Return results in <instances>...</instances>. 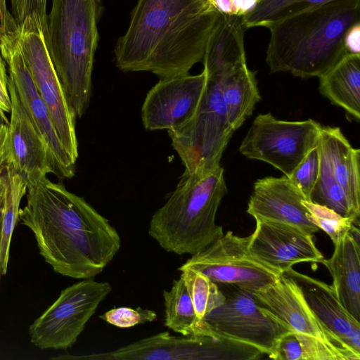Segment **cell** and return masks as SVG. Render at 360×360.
Returning a JSON list of instances; mask_svg holds the SVG:
<instances>
[{"mask_svg": "<svg viewBox=\"0 0 360 360\" xmlns=\"http://www.w3.org/2000/svg\"><path fill=\"white\" fill-rule=\"evenodd\" d=\"M19 220L34 233L41 255L56 273L93 278L112 261L120 237L83 198L47 176L26 180Z\"/></svg>", "mask_w": 360, "mask_h": 360, "instance_id": "6da1fadb", "label": "cell"}, {"mask_svg": "<svg viewBox=\"0 0 360 360\" xmlns=\"http://www.w3.org/2000/svg\"><path fill=\"white\" fill-rule=\"evenodd\" d=\"M221 16L208 0H139L116 43V65L160 79L188 74L203 60Z\"/></svg>", "mask_w": 360, "mask_h": 360, "instance_id": "7a4b0ae2", "label": "cell"}, {"mask_svg": "<svg viewBox=\"0 0 360 360\" xmlns=\"http://www.w3.org/2000/svg\"><path fill=\"white\" fill-rule=\"evenodd\" d=\"M358 22L360 0H331L273 23L267 27L270 72L320 77L349 54L345 37Z\"/></svg>", "mask_w": 360, "mask_h": 360, "instance_id": "3957f363", "label": "cell"}, {"mask_svg": "<svg viewBox=\"0 0 360 360\" xmlns=\"http://www.w3.org/2000/svg\"><path fill=\"white\" fill-rule=\"evenodd\" d=\"M226 193L221 165L184 172L166 203L153 214L149 235L167 252L198 253L224 234L216 214Z\"/></svg>", "mask_w": 360, "mask_h": 360, "instance_id": "277c9868", "label": "cell"}, {"mask_svg": "<svg viewBox=\"0 0 360 360\" xmlns=\"http://www.w3.org/2000/svg\"><path fill=\"white\" fill-rule=\"evenodd\" d=\"M101 0H53L42 27L47 51L74 115L81 117L91 95Z\"/></svg>", "mask_w": 360, "mask_h": 360, "instance_id": "5b68a950", "label": "cell"}, {"mask_svg": "<svg viewBox=\"0 0 360 360\" xmlns=\"http://www.w3.org/2000/svg\"><path fill=\"white\" fill-rule=\"evenodd\" d=\"M319 171L309 200L354 218L360 212V150L339 127L321 126L318 137Z\"/></svg>", "mask_w": 360, "mask_h": 360, "instance_id": "8992f818", "label": "cell"}, {"mask_svg": "<svg viewBox=\"0 0 360 360\" xmlns=\"http://www.w3.org/2000/svg\"><path fill=\"white\" fill-rule=\"evenodd\" d=\"M234 131L227 118L219 79L207 76L203 96L193 117L168 134L184 172H190L220 165L223 152Z\"/></svg>", "mask_w": 360, "mask_h": 360, "instance_id": "52a82bcc", "label": "cell"}, {"mask_svg": "<svg viewBox=\"0 0 360 360\" xmlns=\"http://www.w3.org/2000/svg\"><path fill=\"white\" fill-rule=\"evenodd\" d=\"M254 347L218 334L178 337L162 332L117 349L74 359L105 360H255Z\"/></svg>", "mask_w": 360, "mask_h": 360, "instance_id": "ba28073f", "label": "cell"}, {"mask_svg": "<svg viewBox=\"0 0 360 360\" xmlns=\"http://www.w3.org/2000/svg\"><path fill=\"white\" fill-rule=\"evenodd\" d=\"M111 290L109 283L92 278L67 287L30 326V342L41 349L71 347Z\"/></svg>", "mask_w": 360, "mask_h": 360, "instance_id": "9c48e42d", "label": "cell"}, {"mask_svg": "<svg viewBox=\"0 0 360 360\" xmlns=\"http://www.w3.org/2000/svg\"><path fill=\"white\" fill-rule=\"evenodd\" d=\"M321 125L311 119L285 121L271 113L258 115L239 147L252 160L267 162L289 177L317 145Z\"/></svg>", "mask_w": 360, "mask_h": 360, "instance_id": "30bf717a", "label": "cell"}, {"mask_svg": "<svg viewBox=\"0 0 360 360\" xmlns=\"http://www.w3.org/2000/svg\"><path fill=\"white\" fill-rule=\"evenodd\" d=\"M18 40L34 84L48 108L59 139L76 162L78 158L77 118L68 104L47 51L38 14L29 15L18 27Z\"/></svg>", "mask_w": 360, "mask_h": 360, "instance_id": "8fae6325", "label": "cell"}, {"mask_svg": "<svg viewBox=\"0 0 360 360\" xmlns=\"http://www.w3.org/2000/svg\"><path fill=\"white\" fill-rule=\"evenodd\" d=\"M250 236L229 231L191 256L178 270H198L216 283L236 286L250 293L275 282L282 275L249 250Z\"/></svg>", "mask_w": 360, "mask_h": 360, "instance_id": "7c38bea8", "label": "cell"}, {"mask_svg": "<svg viewBox=\"0 0 360 360\" xmlns=\"http://www.w3.org/2000/svg\"><path fill=\"white\" fill-rule=\"evenodd\" d=\"M231 286V292L224 293V303L203 320L218 334L251 345L277 360L280 341L291 331L264 312L252 293Z\"/></svg>", "mask_w": 360, "mask_h": 360, "instance_id": "4fadbf2b", "label": "cell"}, {"mask_svg": "<svg viewBox=\"0 0 360 360\" xmlns=\"http://www.w3.org/2000/svg\"><path fill=\"white\" fill-rule=\"evenodd\" d=\"M0 52L8 67L18 98L34 126L48 145L56 165V174L63 179L75 175V162L65 150L44 101L39 94L23 57L18 29L5 32L0 27Z\"/></svg>", "mask_w": 360, "mask_h": 360, "instance_id": "5bb4252c", "label": "cell"}, {"mask_svg": "<svg viewBox=\"0 0 360 360\" xmlns=\"http://www.w3.org/2000/svg\"><path fill=\"white\" fill-rule=\"evenodd\" d=\"M252 296L261 309L285 326L299 338L319 340L344 360H359L319 321L308 305L299 285L283 274L273 283L255 291Z\"/></svg>", "mask_w": 360, "mask_h": 360, "instance_id": "9a60e30c", "label": "cell"}, {"mask_svg": "<svg viewBox=\"0 0 360 360\" xmlns=\"http://www.w3.org/2000/svg\"><path fill=\"white\" fill-rule=\"evenodd\" d=\"M11 98L9 122L0 127V167H8L26 180L49 173L56 165L49 148L21 104L8 78Z\"/></svg>", "mask_w": 360, "mask_h": 360, "instance_id": "2e32d148", "label": "cell"}, {"mask_svg": "<svg viewBox=\"0 0 360 360\" xmlns=\"http://www.w3.org/2000/svg\"><path fill=\"white\" fill-rule=\"evenodd\" d=\"M207 80L205 69L198 75L160 79L148 92L141 108L143 127L149 131L176 129L196 112Z\"/></svg>", "mask_w": 360, "mask_h": 360, "instance_id": "e0dca14e", "label": "cell"}, {"mask_svg": "<svg viewBox=\"0 0 360 360\" xmlns=\"http://www.w3.org/2000/svg\"><path fill=\"white\" fill-rule=\"evenodd\" d=\"M249 250L260 261L283 274L300 262L322 263L313 235L283 222L255 220Z\"/></svg>", "mask_w": 360, "mask_h": 360, "instance_id": "ac0fdd59", "label": "cell"}, {"mask_svg": "<svg viewBox=\"0 0 360 360\" xmlns=\"http://www.w3.org/2000/svg\"><path fill=\"white\" fill-rule=\"evenodd\" d=\"M307 199L286 176L257 180L247 212L255 220H269L295 226L313 235L319 229L309 219V212L303 205Z\"/></svg>", "mask_w": 360, "mask_h": 360, "instance_id": "d6986e66", "label": "cell"}, {"mask_svg": "<svg viewBox=\"0 0 360 360\" xmlns=\"http://www.w3.org/2000/svg\"><path fill=\"white\" fill-rule=\"evenodd\" d=\"M285 274L299 285L308 305L323 326L345 347L360 356L349 346V336L352 331L360 328V322L345 309L333 287L292 268Z\"/></svg>", "mask_w": 360, "mask_h": 360, "instance_id": "ffe728a7", "label": "cell"}, {"mask_svg": "<svg viewBox=\"0 0 360 360\" xmlns=\"http://www.w3.org/2000/svg\"><path fill=\"white\" fill-rule=\"evenodd\" d=\"M332 257L322 262L332 278L331 286L345 309L360 321V245L347 233L334 245Z\"/></svg>", "mask_w": 360, "mask_h": 360, "instance_id": "44dd1931", "label": "cell"}, {"mask_svg": "<svg viewBox=\"0 0 360 360\" xmlns=\"http://www.w3.org/2000/svg\"><path fill=\"white\" fill-rule=\"evenodd\" d=\"M242 16L221 13L203 58L207 75L220 77L236 65L246 61Z\"/></svg>", "mask_w": 360, "mask_h": 360, "instance_id": "7402d4cb", "label": "cell"}, {"mask_svg": "<svg viewBox=\"0 0 360 360\" xmlns=\"http://www.w3.org/2000/svg\"><path fill=\"white\" fill-rule=\"evenodd\" d=\"M214 77L219 79L227 118L236 131L252 115L261 98L255 73L245 61Z\"/></svg>", "mask_w": 360, "mask_h": 360, "instance_id": "603a6c76", "label": "cell"}, {"mask_svg": "<svg viewBox=\"0 0 360 360\" xmlns=\"http://www.w3.org/2000/svg\"><path fill=\"white\" fill-rule=\"evenodd\" d=\"M319 91L357 121L360 118V54L345 56L319 77Z\"/></svg>", "mask_w": 360, "mask_h": 360, "instance_id": "cb8c5ba5", "label": "cell"}, {"mask_svg": "<svg viewBox=\"0 0 360 360\" xmlns=\"http://www.w3.org/2000/svg\"><path fill=\"white\" fill-rule=\"evenodd\" d=\"M165 325L174 332L184 336L200 335L212 331L202 319H200L184 281L174 280L169 290L163 291Z\"/></svg>", "mask_w": 360, "mask_h": 360, "instance_id": "d4e9b609", "label": "cell"}, {"mask_svg": "<svg viewBox=\"0 0 360 360\" xmlns=\"http://www.w3.org/2000/svg\"><path fill=\"white\" fill-rule=\"evenodd\" d=\"M5 174V200L2 241L0 255V275L7 272L13 233L19 220L20 205L26 193L27 184L22 175L8 167H1Z\"/></svg>", "mask_w": 360, "mask_h": 360, "instance_id": "484cf974", "label": "cell"}, {"mask_svg": "<svg viewBox=\"0 0 360 360\" xmlns=\"http://www.w3.org/2000/svg\"><path fill=\"white\" fill-rule=\"evenodd\" d=\"M331 0H259L242 16L244 27H268L273 23Z\"/></svg>", "mask_w": 360, "mask_h": 360, "instance_id": "4316f807", "label": "cell"}, {"mask_svg": "<svg viewBox=\"0 0 360 360\" xmlns=\"http://www.w3.org/2000/svg\"><path fill=\"white\" fill-rule=\"evenodd\" d=\"M184 281L192 300L197 316L202 320L213 309L221 305L226 296L217 283L202 272L193 269L181 270Z\"/></svg>", "mask_w": 360, "mask_h": 360, "instance_id": "83f0119b", "label": "cell"}, {"mask_svg": "<svg viewBox=\"0 0 360 360\" xmlns=\"http://www.w3.org/2000/svg\"><path fill=\"white\" fill-rule=\"evenodd\" d=\"M309 212V219L319 230L323 231L335 245L345 237L354 221L345 217L324 205L313 202L307 199L302 201Z\"/></svg>", "mask_w": 360, "mask_h": 360, "instance_id": "f1b7e54d", "label": "cell"}, {"mask_svg": "<svg viewBox=\"0 0 360 360\" xmlns=\"http://www.w3.org/2000/svg\"><path fill=\"white\" fill-rule=\"evenodd\" d=\"M319 156L317 146L312 148L288 177L309 200L310 194L317 181Z\"/></svg>", "mask_w": 360, "mask_h": 360, "instance_id": "f546056e", "label": "cell"}, {"mask_svg": "<svg viewBox=\"0 0 360 360\" xmlns=\"http://www.w3.org/2000/svg\"><path fill=\"white\" fill-rule=\"evenodd\" d=\"M98 318L117 328H126L152 322L156 319L157 314L153 310L141 307H120L107 311Z\"/></svg>", "mask_w": 360, "mask_h": 360, "instance_id": "4dcf8cb0", "label": "cell"}, {"mask_svg": "<svg viewBox=\"0 0 360 360\" xmlns=\"http://www.w3.org/2000/svg\"><path fill=\"white\" fill-rule=\"evenodd\" d=\"M11 15L18 27L29 15L37 13L43 27L46 18L47 0H10Z\"/></svg>", "mask_w": 360, "mask_h": 360, "instance_id": "1f68e13d", "label": "cell"}, {"mask_svg": "<svg viewBox=\"0 0 360 360\" xmlns=\"http://www.w3.org/2000/svg\"><path fill=\"white\" fill-rule=\"evenodd\" d=\"M277 360H303L300 341L293 333L286 334L281 340Z\"/></svg>", "mask_w": 360, "mask_h": 360, "instance_id": "d6a6232c", "label": "cell"}, {"mask_svg": "<svg viewBox=\"0 0 360 360\" xmlns=\"http://www.w3.org/2000/svg\"><path fill=\"white\" fill-rule=\"evenodd\" d=\"M259 0H213L214 7L221 13L243 16Z\"/></svg>", "mask_w": 360, "mask_h": 360, "instance_id": "836d02e7", "label": "cell"}, {"mask_svg": "<svg viewBox=\"0 0 360 360\" xmlns=\"http://www.w3.org/2000/svg\"><path fill=\"white\" fill-rule=\"evenodd\" d=\"M345 47L348 53L360 54V22L348 30L345 37Z\"/></svg>", "mask_w": 360, "mask_h": 360, "instance_id": "e575fe53", "label": "cell"}, {"mask_svg": "<svg viewBox=\"0 0 360 360\" xmlns=\"http://www.w3.org/2000/svg\"><path fill=\"white\" fill-rule=\"evenodd\" d=\"M17 25L7 8L6 0H0V27L6 31L13 30Z\"/></svg>", "mask_w": 360, "mask_h": 360, "instance_id": "d590c367", "label": "cell"}, {"mask_svg": "<svg viewBox=\"0 0 360 360\" xmlns=\"http://www.w3.org/2000/svg\"><path fill=\"white\" fill-rule=\"evenodd\" d=\"M5 174L3 167H0V255L2 241V231H3V217H4V207L5 200ZM1 276L0 275V279Z\"/></svg>", "mask_w": 360, "mask_h": 360, "instance_id": "8d00e7d4", "label": "cell"}, {"mask_svg": "<svg viewBox=\"0 0 360 360\" xmlns=\"http://www.w3.org/2000/svg\"><path fill=\"white\" fill-rule=\"evenodd\" d=\"M0 110L3 112H10L11 98L8 89V84H6L0 79Z\"/></svg>", "mask_w": 360, "mask_h": 360, "instance_id": "74e56055", "label": "cell"}, {"mask_svg": "<svg viewBox=\"0 0 360 360\" xmlns=\"http://www.w3.org/2000/svg\"><path fill=\"white\" fill-rule=\"evenodd\" d=\"M0 79L4 83L8 84V74L6 72L4 61L0 55Z\"/></svg>", "mask_w": 360, "mask_h": 360, "instance_id": "f35d334b", "label": "cell"}, {"mask_svg": "<svg viewBox=\"0 0 360 360\" xmlns=\"http://www.w3.org/2000/svg\"><path fill=\"white\" fill-rule=\"evenodd\" d=\"M3 112H3L2 110H0V127H1L3 124H4V122H3V120H5V119H3V120H2V118H1V117H4V114H3Z\"/></svg>", "mask_w": 360, "mask_h": 360, "instance_id": "ab89813d", "label": "cell"}, {"mask_svg": "<svg viewBox=\"0 0 360 360\" xmlns=\"http://www.w3.org/2000/svg\"><path fill=\"white\" fill-rule=\"evenodd\" d=\"M208 1H210L212 4L213 0H208Z\"/></svg>", "mask_w": 360, "mask_h": 360, "instance_id": "60d3db41", "label": "cell"}]
</instances>
